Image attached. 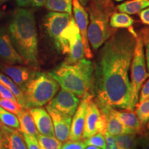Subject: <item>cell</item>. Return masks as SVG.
Returning a JSON list of instances; mask_svg holds the SVG:
<instances>
[{"instance_id":"cell-1","label":"cell","mask_w":149,"mask_h":149,"mask_svg":"<svg viewBox=\"0 0 149 149\" xmlns=\"http://www.w3.org/2000/svg\"><path fill=\"white\" fill-rule=\"evenodd\" d=\"M138 37L132 26L116 31L102 46L94 64L93 95L99 107L128 109L129 70Z\"/></svg>"},{"instance_id":"cell-2","label":"cell","mask_w":149,"mask_h":149,"mask_svg":"<svg viewBox=\"0 0 149 149\" xmlns=\"http://www.w3.org/2000/svg\"><path fill=\"white\" fill-rule=\"evenodd\" d=\"M13 44L27 65L37 68L38 61V37L35 16L32 11L19 8L14 13L8 27Z\"/></svg>"},{"instance_id":"cell-3","label":"cell","mask_w":149,"mask_h":149,"mask_svg":"<svg viewBox=\"0 0 149 149\" xmlns=\"http://www.w3.org/2000/svg\"><path fill=\"white\" fill-rule=\"evenodd\" d=\"M48 74L61 88L72 92L79 97L93 94L94 64L88 59L84 58L72 64L63 62Z\"/></svg>"},{"instance_id":"cell-4","label":"cell","mask_w":149,"mask_h":149,"mask_svg":"<svg viewBox=\"0 0 149 149\" xmlns=\"http://www.w3.org/2000/svg\"><path fill=\"white\" fill-rule=\"evenodd\" d=\"M59 88V84L48 73L37 71L23 89L24 108L41 107L51 102Z\"/></svg>"},{"instance_id":"cell-5","label":"cell","mask_w":149,"mask_h":149,"mask_svg":"<svg viewBox=\"0 0 149 149\" xmlns=\"http://www.w3.org/2000/svg\"><path fill=\"white\" fill-rule=\"evenodd\" d=\"M87 10L90 16L88 27V42L93 50L96 51L117 31L111 28L109 24L112 10H99L93 3L89 5Z\"/></svg>"},{"instance_id":"cell-6","label":"cell","mask_w":149,"mask_h":149,"mask_svg":"<svg viewBox=\"0 0 149 149\" xmlns=\"http://www.w3.org/2000/svg\"><path fill=\"white\" fill-rule=\"evenodd\" d=\"M149 77V72L146 71V60L144 51V44L141 37L138 35L133 59L130 65V99L128 111H133L139 101V91L143 83Z\"/></svg>"},{"instance_id":"cell-7","label":"cell","mask_w":149,"mask_h":149,"mask_svg":"<svg viewBox=\"0 0 149 149\" xmlns=\"http://www.w3.org/2000/svg\"><path fill=\"white\" fill-rule=\"evenodd\" d=\"M72 15L66 13H48L44 19L46 33L53 41L56 48L59 45L61 33L69 24Z\"/></svg>"},{"instance_id":"cell-8","label":"cell","mask_w":149,"mask_h":149,"mask_svg":"<svg viewBox=\"0 0 149 149\" xmlns=\"http://www.w3.org/2000/svg\"><path fill=\"white\" fill-rule=\"evenodd\" d=\"M0 59L6 64L10 65L27 64L13 44L8 31L4 27H0Z\"/></svg>"},{"instance_id":"cell-9","label":"cell","mask_w":149,"mask_h":149,"mask_svg":"<svg viewBox=\"0 0 149 149\" xmlns=\"http://www.w3.org/2000/svg\"><path fill=\"white\" fill-rule=\"evenodd\" d=\"M79 104V98L74 93L61 88L48 105L65 115L72 116Z\"/></svg>"},{"instance_id":"cell-10","label":"cell","mask_w":149,"mask_h":149,"mask_svg":"<svg viewBox=\"0 0 149 149\" xmlns=\"http://www.w3.org/2000/svg\"><path fill=\"white\" fill-rule=\"evenodd\" d=\"M72 8L74 20L79 30L84 47L85 56L88 59H91L93 57V53L88 39V26L89 24L88 13L78 0H72Z\"/></svg>"},{"instance_id":"cell-11","label":"cell","mask_w":149,"mask_h":149,"mask_svg":"<svg viewBox=\"0 0 149 149\" xmlns=\"http://www.w3.org/2000/svg\"><path fill=\"white\" fill-rule=\"evenodd\" d=\"M93 94H88L82 97L72 117L69 135L70 141H79L82 139L86 115L89 102L93 99Z\"/></svg>"},{"instance_id":"cell-12","label":"cell","mask_w":149,"mask_h":149,"mask_svg":"<svg viewBox=\"0 0 149 149\" xmlns=\"http://www.w3.org/2000/svg\"><path fill=\"white\" fill-rule=\"evenodd\" d=\"M46 108L53 121L55 137L61 142L67 141L69 139L72 117L56 111L48 104Z\"/></svg>"},{"instance_id":"cell-13","label":"cell","mask_w":149,"mask_h":149,"mask_svg":"<svg viewBox=\"0 0 149 149\" xmlns=\"http://www.w3.org/2000/svg\"><path fill=\"white\" fill-rule=\"evenodd\" d=\"M0 69L6 75L10 77L22 91H23L26 84L37 72L33 67H26L17 64H0Z\"/></svg>"},{"instance_id":"cell-14","label":"cell","mask_w":149,"mask_h":149,"mask_svg":"<svg viewBox=\"0 0 149 149\" xmlns=\"http://www.w3.org/2000/svg\"><path fill=\"white\" fill-rule=\"evenodd\" d=\"M29 111L32 115L39 133L46 136H55L53 121L47 110L46 111L42 107H35L29 109Z\"/></svg>"},{"instance_id":"cell-15","label":"cell","mask_w":149,"mask_h":149,"mask_svg":"<svg viewBox=\"0 0 149 149\" xmlns=\"http://www.w3.org/2000/svg\"><path fill=\"white\" fill-rule=\"evenodd\" d=\"M102 115V112L97 104L93 101V99L89 102L87 113L86 115L82 139H85L92 137L97 133V124Z\"/></svg>"},{"instance_id":"cell-16","label":"cell","mask_w":149,"mask_h":149,"mask_svg":"<svg viewBox=\"0 0 149 149\" xmlns=\"http://www.w3.org/2000/svg\"><path fill=\"white\" fill-rule=\"evenodd\" d=\"M0 134L6 149H28L23 135L19 130L1 124Z\"/></svg>"},{"instance_id":"cell-17","label":"cell","mask_w":149,"mask_h":149,"mask_svg":"<svg viewBox=\"0 0 149 149\" xmlns=\"http://www.w3.org/2000/svg\"><path fill=\"white\" fill-rule=\"evenodd\" d=\"M100 109L107 117L108 133L114 136L125 133H134L133 130L124 125L117 117L115 113L116 109L110 107H102Z\"/></svg>"},{"instance_id":"cell-18","label":"cell","mask_w":149,"mask_h":149,"mask_svg":"<svg viewBox=\"0 0 149 149\" xmlns=\"http://www.w3.org/2000/svg\"><path fill=\"white\" fill-rule=\"evenodd\" d=\"M84 47L81 35L79 33L70 42L69 53L64 62L68 64H74L84 58Z\"/></svg>"},{"instance_id":"cell-19","label":"cell","mask_w":149,"mask_h":149,"mask_svg":"<svg viewBox=\"0 0 149 149\" xmlns=\"http://www.w3.org/2000/svg\"><path fill=\"white\" fill-rule=\"evenodd\" d=\"M17 117L19 122V131L21 133L34 135L35 137L38 135L39 132L29 110L23 109L19 114L17 115Z\"/></svg>"},{"instance_id":"cell-20","label":"cell","mask_w":149,"mask_h":149,"mask_svg":"<svg viewBox=\"0 0 149 149\" xmlns=\"http://www.w3.org/2000/svg\"><path fill=\"white\" fill-rule=\"evenodd\" d=\"M115 113L121 122L128 128L133 130L134 133L137 135L141 133L142 127L138 117L135 113L128 110L127 111H118L115 110Z\"/></svg>"},{"instance_id":"cell-21","label":"cell","mask_w":149,"mask_h":149,"mask_svg":"<svg viewBox=\"0 0 149 149\" xmlns=\"http://www.w3.org/2000/svg\"><path fill=\"white\" fill-rule=\"evenodd\" d=\"M148 7H149V0H128L119 5L117 9L121 13L135 15Z\"/></svg>"},{"instance_id":"cell-22","label":"cell","mask_w":149,"mask_h":149,"mask_svg":"<svg viewBox=\"0 0 149 149\" xmlns=\"http://www.w3.org/2000/svg\"><path fill=\"white\" fill-rule=\"evenodd\" d=\"M109 24L113 29H128L134 24V19L124 13H113L110 17Z\"/></svg>"},{"instance_id":"cell-23","label":"cell","mask_w":149,"mask_h":149,"mask_svg":"<svg viewBox=\"0 0 149 149\" xmlns=\"http://www.w3.org/2000/svg\"><path fill=\"white\" fill-rule=\"evenodd\" d=\"M44 6L48 10L72 15V0H46Z\"/></svg>"},{"instance_id":"cell-24","label":"cell","mask_w":149,"mask_h":149,"mask_svg":"<svg viewBox=\"0 0 149 149\" xmlns=\"http://www.w3.org/2000/svg\"><path fill=\"white\" fill-rule=\"evenodd\" d=\"M0 82L6 86L11 92L13 93L15 97L17 99V101L18 103L19 104V105L24 109V97L23 91H22V89L10 77L2 73H0Z\"/></svg>"},{"instance_id":"cell-25","label":"cell","mask_w":149,"mask_h":149,"mask_svg":"<svg viewBox=\"0 0 149 149\" xmlns=\"http://www.w3.org/2000/svg\"><path fill=\"white\" fill-rule=\"evenodd\" d=\"M115 139L118 149H135L137 145V138L134 133L115 135Z\"/></svg>"},{"instance_id":"cell-26","label":"cell","mask_w":149,"mask_h":149,"mask_svg":"<svg viewBox=\"0 0 149 149\" xmlns=\"http://www.w3.org/2000/svg\"><path fill=\"white\" fill-rule=\"evenodd\" d=\"M0 122L9 127L19 130L20 126L16 115L10 113L0 106Z\"/></svg>"},{"instance_id":"cell-27","label":"cell","mask_w":149,"mask_h":149,"mask_svg":"<svg viewBox=\"0 0 149 149\" xmlns=\"http://www.w3.org/2000/svg\"><path fill=\"white\" fill-rule=\"evenodd\" d=\"M37 139L41 149H59L62 145L55 136H46L39 133Z\"/></svg>"},{"instance_id":"cell-28","label":"cell","mask_w":149,"mask_h":149,"mask_svg":"<svg viewBox=\"0 0 149 149\" xmlns=\"http://www.w3.org/2000/svg\"><path fill=\"white\" fill-rule=\"evenodd\" d=\"M135 114L138 117L141 127L143 128L149 120V99L137 104Z\"/></svg>"},{"instance_id":"cell-29","label":"cell","mask_w":149,"mask_h":149,"mask_svg":"<svg viewBox=\"0 0 149 149\" xmlns=\"http://www.w3.org/2000/svg\"><path fill=\"white\" fill-rule=\"evenodd\" d=\"M84 142L87 146L91 145V146H95L102 149L107 148V143H106L105 135L103 134L97 133L95 135H93L92 137L89 138L85 139Z\"/></svg>"},{"instance_id":"cell-30","label":"cell","mask_w":149,"mask_h":149,"mask_svg":"<svg viewBox=\"0 0 149 149\" xmlns=\"http://www.w3.org/2000/svg\"><path fill=\"white\" fill-rule=\"evenodd\" d=\"M0 106L3 109L6 110L15 115H17L23 109L18 102L12 101V100H7L2 97H0Z\"/></svg>"},{"instance_id":"cell-31","label":"cell","mask_w":149,"mask_h":149,"mask_svg":"<svg viewBox=\"0 0 149 149\" xmlns=\"http://www.w3.org/2000/svg\"><path fill=\"white\" fill-rule=\"evenodd\" d=\"M139 36L141 37L146 51V64L148 72H149V28H144L141 31Z\"/></svg>"},{"instance_id":"cell-32","label":"cell","mask_w":149,"mask_h":149,"mask_svg":"<svg viewBox=\"0 0 149 149\" xmlns=\"http://www.w3.org/2000/svg\"><path fill=\"white\" fill-rule=\"evenodd\" d=\"M22 135L28 149H41L37 137L26 133H22Z\"/></svg>"},{"instance_id":"cell-33","label":"cell","mask_w":149,"mask_h":149,"mask_svg":"<svg viewBox=\"0 0 149 149\" xmlns=\"http://www.w3.org/2000/svg\"><path fill=\"white\" fill-rule=\"evenodd\" d=\"M92 3L99 10H112L113 3L111 0H93Z\"/></svg>"},{"instance_id":"cell-34","label":"cell","mask_w":149,"mask_h":149,"mask_svg":"<svg viewBox=\"0 0 149 149\" xmlns=\"http://www.w3.org/2000/svg\"><path fill=\"white\" fill-rule=\"evenodd\" d=\"M87 145L84 141H68L61 145L59 149H85Z\"/></svg>"},{"instance_id":"cell-35","label":"cell","mask_w":149,"mask_h":149,"mask_svg":"<svg viewBox=\"0 0 149 149\" xmlns=\"http://www.w3.org/2000/svg\"><path fill=\"white\" fill-rule=\"evenodd\" d=\"M0 95L1 97L7 99V100H12V101L17 102V99L11 91L7 88L6 86H4L3 84L0 82Z\"/></svg>"},{"instance_id":"cell-36","label":"cell","mask_w":149,"mask_h":149,"mask_svg":"<svg viewBox=\"0 0 149 149\" xmlns=\"http://www.w3.org/2000/svg\"><path fill=\"white\" fill-rule=\"evenodd\" d=\"M149 99V79L144 86H141V92L139 96V102H144Z\"/></svg>"},{"instance_id":"cell-37","label":"cell","mask_w":149,"mask_h":149,"mask_svg":"<svg viewBox=\"0 0 149 149\" xmlns=\"http://www.w3.org/2000/svg\"><path fill=\"white\" fill-rule=\"evenodd\" d=\"M137 145L141 149H149V133L144 134L137 139Z\"/></svg>"},{"instance_id":"cell-38","label":"cell","mask_w":149,"mask_h":149,"mask_svg":"<svg viewBox=\"0 0 149 149\" xmlns=\"http://www.w3.org/2000/svg\"><path fill=\"white\" fill-rule=\"evenodd\" d=\"M139 16L143 24L149 26V7L140 11Z\"/></svg>"},{"instance_id":"cell-39","label":"cell","mask_w":149,"mask_h":149,"mask_svg":"<svg viewBox=\"0 0 149 149\" xmlns=\"http://www.w3.org/2000/svg\"><path fill=\"white\" fill-rule=\"evenodd\" d=\"M46 0H33L31 6L34 8H40L45 4Z\"/></svg>"},{"instance_id":"cell-40","label":"cell","mask_w":149,"mask_h":149,"mask_svg":"<svg viewBox=\"0 0 149 149\" xmlns=\"http://www.w3.org/2000/svg\"><path fill=\"white\" fill-rule=\"evenodd\" d=\"M33 0H16L17 4L19 7H25L31 5Z\"/></svg>"},{"instance_id":"cell-41","label":"cell","mask_w":149,"mask_h":149,"mask_svg":"<svg viewBox=\"0 0 149 149\" xmlns=\"http://www.w3.org/2000/svg\"><path fill=\"white\" fill-rule=\"evenodd\" d=\"M79 2L81 3V6H83L84 7V6H87L89 3H91V0H78Z\"/></svg>"},{"instance_id":"cell-42","label":"cell","mask_w":149,"mask_h":149,"mask_svg":"<svg viewBox=\"0 0 149 149\" xmlns=\"http://www.w3.org/2000/svg\"><path fill=\"white\" fill-rule=\"evenodd\" d=\"M0 149H6L1 134H0Z\"/></svg>"},{"instance_id":"cell-43","label":"cell","mask_w":149,"mask_h":149,"mask_svg":"<svg viewBox=\"0 0 149 149\" xmlns=\"http://www.w3.org/2000/svg\"><path fill=\"white\" fill-rule=\"evenodd\" d=\"M85 149H102V148H99V147L95 146H91V145H89V146H86Z\"/></svg>"},{"instance_id":"cell-44","label":"cell","mask_w":149,"mask_h":149,"mask_svg":"<svg viewBox=\"0 0 149 149\" xmlns=\"http://www.w3.org/2000/svg\"><path fill=\"white\" fill-rule=\"evenodd\" d=\"M106 149H118L117 148V144L115 145V146H112V147H107V148Z\"/></svg>"},{"instance_id":"cell-45","label":"cell","mask_w":149,"mask_h":149,"mask_svg":"<svg viewBox=\"0 0 149 149\" xmlns=\"http://www.w3.org/2000/svg\"><path fill=\"white\" fill-rule=\"evenodd\" d=\"M146 129L149 130V120H148V123H147V124H146Z\"/></svg>"},{"instance_id":"cell-46","label":"cell","mask_w":149,"mask_h":149,"mask_svg":"<svg viewBox=\"0 0 149 149\" xmlns=\"http://www.w3.org/2000/svg\"><path fill=\"white\" fill-rule=\"evenodd\" d=\"M115 1H124V0H115Z\"/></svg>"},{"instance_id":"cell-47","label":"cell","mask_w":149,"mask_h":149,"mask_svg":"<svg viewBox=\"0 0 149 149\" xmlns=\"http://www.w3.org/2000/svg\"><path fill=\"white\" fill-rule=\"evenodd\" d=\"M6 1V0H0V1Z\"/></svg>"},{"instance_id":"cell-48","label":"cell","mask_w":149,"mask_h":149,"mask_svg":"<svg viewBox=\"0 0 149 149\" xmlns=\"http://www.w3.org/2000/svg\"><path fill=\"white\" fill-rule=\"evenodd\" d=\"M1 124H2V123H1V122H0V126H1Z\"/></svg>"},{"instance_id":"cell-49","label":"cell","mask_w":149,"mask_h":149,"mask_svg":"<svg viewBox=\"0 0 149 149\" xmlns=\"http://www.w3.org/2000/svg\"><path fill=\"white\" fill-rule=\"evenodd\" d=\"M0 97H1V95H0Z\"/></svg>"}]
</instances>
